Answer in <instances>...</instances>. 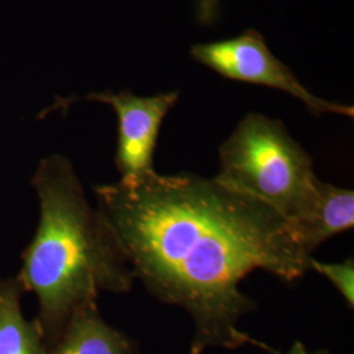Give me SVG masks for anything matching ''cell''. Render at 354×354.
Instances as JSON below:
<instances>
[{
    "instance_id": "6da1fadb",
    "label": "cell",
    "mask_w": 354,
    "mask_h": 354,
    "mask_svg": "<svg viewBox=\"0 0 354 354\" xmlns=\"http://www.w3.org/2000/svg\"><path fill=\"white\" fill-rule=\"evenodd\" d=\"M95 193L136 279L192 317L189 354L244 345L238 322L256 302L239 286L256 269L286 282L310 269L311 256L289 221L214 177L155 172Z\"/></svg>"
},
{
    "instance_id": "7a4b0ae2",
    "label": "cell",
    "mask_w": 354,
    "mask_h": 354,
    "mask_svg": "<svg viewBox=\"0 0 354 354\" xmlns=\"http://www.w3.org/2000/svg\"><path fill=\"white\" fill-rule=\"evenodd\" d=\"M39 223L23 253L17 279L37 295L38 326L49 349L73 315L96 304L102 291L127 292L136 276L99 209L89 205L71 162L62 155L41 160L33 177Z\"/></svg>"
},
{
    "instance_id": "3957f363",
    "label": "cell",
    "mask_w": 354,
    "mask_h": 354,
    "mask_svg": "<svg viewBox=\"0 0 354 354\" xmlns=\"http://www.w3.org/2000/svg\"><path fill=\"white\" fill-rule=\"evenodd\" d=\"M216 181L251 196L299 227L310 216L322 180L310 153L285 125L264 114H245L219 147Z\"/></svg>"
},
{
    "instance_id": "277c9868",
    "label": "cell",
    "mask_w": 354,
    "mask_h": 354,
    "mask_svg": "<svg viewBox=\"0 0 354 354\" xmlns=\"http://www.w3.org/2000/svg\"><path fill=\"white\" fill-rule=\"evenodd\" d=\"M192 57L218 75L248 84L279 89L301 100L314 114H340L353 117V106L327 102L311 93L282 64L266 45V38L256 29H247L236 37L207 44H197L190 49Z\"/></svg>"
},
{
    "instance_id": "5b68a950",
    "label": "cell",
    "mask_w": 354,
    "mask_h": 354,
    "mask_svg": "<svg viewBox=\"0 0 354 354\" xmlns=\"http://www.w3.org/2000/svg\"><path fill=\"white\" fill-rule=\"evenodd\" d=\"M99 102L111 105L118 120V140L115 165L121 174V183L133 184L156 171L153 168V151L165 115L175 106L178 92H165L155 96H137L131 91L114 93L93 92L86 97L57 99L48 112L67 108L75 102Z\"/></svg>"
},
{
    "instance_id": "8992f818",
    "label": "cell",
    "mask_w": 354,
    "mask_h": 354,
    "mask_svg": "<svg viewBox=\"0 0 354 354\" xmlns=\"http://www.w3.org/2000/svg\"><path fill=\"white\" fill-rule=\"evenodd\" d=\"M48 354H140L137 342L106 324L97 304L75 313Z\"/></svg>"
},
{
    "instance_id": "52a82bcc",
    "label": "cell",
    "mask_w": 354,
    "mask_h": 354,
    "mask_svg": "<svg viewBox=\"0 0 354 354\" xmlns=\"http://www.w3.org/2000/svg\"><path fill=\"white\" fill-rule=\"evenodd\" d=\"M354 226V192L320 183L317 203L297 228L304 251L313 256L320 244Z\"/></svg>"
},
{
    "instance_id": "ba28073f",
    "label": "cell",
    "mask_w": 354,
    "mask_h": 354,
    "mask_svg": "<svg viewBox=\"0 0 354 354\" xmlns=\"http://www.w3.org/2000/svg\"><path fill=\"white\" fill-rule=\"evenodd\" d=\"M23 292L17 277L0 282V354H48L37 320L28 322L21 313Z\"/></svg>"
},
{
    "instance_id": "9c48e42d",
    "label": "cell",
    "mask_w": 354,
    "mask_h": 354,
    "mask_svg": "<svg viewBox=\"0 0 354 354\" xmlns=\"http://www.w3.org/2000/svg\"><path fill=\"white\" fill-rule=\"evenodd\" d=\"M308 268L323 274L340 291L349 308L354 306V263L353 259H348L342 263L326 264L315 260L313 256L308 260Z\"/></svg>"
},
{
    "instance_id": "30bf717a",
    "label": "cell",
    "mask_w": 354,
    "mask_h": 354,
    "mask_svg": "<svg viewBox=\"0 0 354 354\" xmlns=\"http://www.w3.org/2000/svg\"><path fill=\"white\" fill-rule=\"evenodd\" d=\"M241 339L243 344H251V345H254V346H257V348H260V349L266 351V352H268L269 354H283L279 352V351H276V349H273L272 346L266 345L264 342H259V340H254V339H252L251 336H248L247 333H244V332H241ZM286 354H328V352H327V351H317V352H314V353H308V352H307V349L304 348V345L302 342H295L292 344L290 351H289Z\"/></svg>"
}]
</instances>
